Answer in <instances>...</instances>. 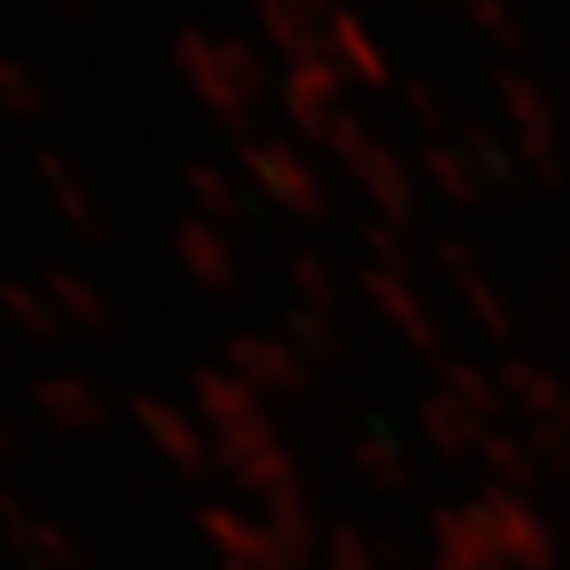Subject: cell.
Segmentation results:
<instances>
[{
	"label": "cell",
	"instance_id": "cell-24",
	"mask_svg": "<svg viewBox=\"0 0 570 570\" xmlns=\"http://www.w3.org/2000/svg\"><path fill=\"white\" fill-rule=\"evenodd\" d=\"M47 292H51V305L60 308L72 326L98 330V334L115 326V313L106 305V296L89 279H81V275H72V271H47Z\"/></svg>",
	"mask_w": 570,
	"mask_h": 570
},
{
	"label": "cell",
	"instance_id": "cell-16",
	"mask_svg": "<svg viewBox=\"0 0 570 570\" xmlns=\"http://www.w3.org/2000/svg\"><path fill=\"white\" fill-rule=\"evenodd\" d=\"M419 431L435 452L444 456H465V452H478V444L487 440L490 423H482L473 410H465L452 393L435 389L419 402Z\"/></svg>",
	"mask_w": 570,
	"mask_h": 570
},
{
	"label": "cell",
	"instance_id": "cell-21",
	"mask_svg": "<svg viewBox=\"0 0 570 570\" xmlns=\"http://www.w3.org/2000/svg\"><path fill=\"white\" fill-rule=\"evenodd\" d=\"M279 338H284L305 364H334L343 355V330L330 313L292 305L279 317Z\"/></svg>",
	"mask_w": 570,
	"mask_h": 570
},
{
	"label": "cell",
	"instance_id": "cell-1",
	"mask_svg": "<svg viewBox=\"0 0 570 570\" xmlns=\"http://www.w3.org/2000/svg\"><path fill=\"white\" fill-rule=\"evenodd\" d=\"M174 63L216 122L233 131L254 122V106L266 89V63L254 42L237 35L212 39L207 30H183L174 42Z\"/></svg>",
	"mask_w": 570,
	"mask_h": 570
},
{
	"label": "cell",
	"instance_id": "cell-3",
	"mask_svg": "<svg viewBox=\"0 0 570 570\" xmlns=\"http://www.w3.org/2000/svg\"><path fill=\"white\" fill-rule=\"evenodd\" d=\"M242 169L249 174V183L263 190L266 199L301 216V220H322L330 212V195L317 169L292 148L279 136H254V140H242Z\"/></svg>",
	"mask_w": 570,
	"mask_h": 570
},
{
	"label": "cell",
	"instance_id": "cell-14",
	"mask_svg": "<svg viewBox=\"0 0 570 570\" xmlns=\"http://www.w3.org/2000/svg\"><path fill=\"white\" fill-rule=\"evenodd\" d=\"M494 98L503 106L508 122L515 127V144L562 140V136H558V115H553L550 94H546L541 81H532L529 72L499 68V72H494Z\"/></svg>",
	"mask_w": 570,
	"mask_h": 570
},
{
	"label": "cell",
	"instance_id": "cell-18",
	"mask_svg": "<svg viewBox=\"0 0 570 570\" xmlns=\"http://www.w3.org/2000/svg\"><path fill=\"white\" fill-rule=\"evenodd\" d=\"M419 165H423V178H428L449 204L456 207H478L487 204L490 186L487 178L478 174V165L469 161L465 153H461V144L456 140H428L419 148Z\"/></svg>",
	"mask_w": 570,
	"mask_h": 570
},
{
	"label": "cell",
	"instance_id": "cell-27",
	"mask_svg": "<svg viewBox=\"0 0 570 570\" xmlns=\"http://www.w3.org/2000/svg\"><path fill=\"white\" fill-rule=\"evenodd\" d=\"M482 452V461L490 465L494 478H508L511 487H520V482H532V473H537V452H532L529 440H520V435H511V431H487V440L478 444Z\"/></svg>",
	"mask_w": 570,
	"mask_h": 570
},
{
	"label": "cell",
	"instance_id": "cell-11",
	"mask_svg": "<svg viewBox=\"0 0 570 570\" xmlns=\"http://www.w3.org/2000/svg\"><path fill=\"white\" fill-rule=\"evenodd\" d=\"M503 402L524 414L529 431L570 428V385L532 360H508L499 372Z\"/></svg>",
	"mask_w": 570,
	"mask_h": 570
},
{
	"label": "cell",
	"instance_id": "cell-10",
	"mask_svg": "<svg viewBox=\"0 0 570 570\" xmlns=\"http://www.w3.org/2000/svg\"><path fill=\"white\" fill-rule=\"evenodd\" d=\"M131 414H136L144 435L153 440V449H161V456H169L186 473H207L212 456H216V444H207L204 428L183 406H174L165 397H136Z\"/></svg>",
	"mask_w": 570,
	"mask_h": 570
},
{
	"label": "cell",
	"instance_id": "cell-32",
	"mask_svg": "<svg viewBox=\"0 0 570 570\" xmlns=\"http://www.w3.org/2000/svg\"><path fill=\"white\" fill-rule=\"evenodd\" d=\"M0 102L18 115H35L42 106V85L21 63H0Z\"/></svg>",
	"mask_w": 570,
	"mask_h": 570
},
{
	"label": "cell",
	"instance_id": "cell-22",
	"mask_svg": "<svg viewBox=\"0 0 570 570\" xmlns=\"http://www.w3.org/2000/svg\"><path fill=\"white\" fill-rule=\"evenodd\" d=\"M456 144L469 161L478 165V174L487 178L490 190H508L520 178V157H515V144H503L490 127L465 119L456 127Z\"/></svg>",
	"mask_w": 570,
	"mask_h": 570
},
{
	"label": "cell",
	"instance_id": "cell-19",
	"mask_svg": "<svg viewBox=\"0 0 570 570\" xmlns=\"http://www.w3.org/2000/svg\"><path fill=\"white\" fill-rule=\"evenodd\" d=\"M186 183V195H190V207L199 212V220L207 225H242L249 204H245V190L233 178H228L220 165H207V161H195L186 165L183 174Z\"/></svg>",
	"mask_w": 570,
	"mask_h": 570
},
{
	"label": "cell",
	"instance_id": "cell-9",
	"mask_svg": "<svg viewBox=\"0 0 570 570\" xmlns=\"http://www.w3.org/2000/svg\"><path fill=\"white\" fill-rule=\"evenodd\" d=\"M174 249H178V263L183 271L195 279L199 287L216 292V296H228L237 292L245 279V263L237 254V245L228 242L225 233L207 220H183L178 233H174Z\"/></svg>",
	"mask_w": 570,
	"mask_h": 570
},
{
	"label": "cell",
	"instance_id": "cell-17",
	"mask_svg": "<svg viewBox=\"0 0 570 570\" xmlns=\"http://www.w3.org/2000/svg\"><path fill=\"white\" fill-rule=\"evenodd\" d=\"M39 169H42V183H47V190H51V199H56L63 220L77 228L81 237H94V242H98V237L106 233V216H102L98 195H94L89 183L81 178V169L68 161V157H60V153H47V157L39 161Z\"/></svg>",
	"mask_w": 570,
	"mask_h": 570
},
{
	"label": "cell",
	"instance_id": "cell-4",
	"mask_svg": "<svg viewBox=\"0 0 570 570\" xmlns=\"http://www.w3.org/2000/svg\"><path fill=\"white\" fill-rule=\"evenodd\" d=\"M435 266L444 271V279L456 287L461 305L473 317V326L482 330L494 343H511L515 338V313L511 301L503 296V287L490 279V271L482 266L478 249L461 237H440L435 242Z\"/></svg>",
	"mask_w": 570,
	"mask_h": 570
},
{
	"label": "cell",
	"instance_id": "cell-12",
	"mask_svg": "<svg viewBox=\"0 0 570 570\" xmlns=\"http://www.w3.org/2000/svg\"><path fill=\"white\" fill-rule=\"evenodd\" d=\"M190 393H195V410L204 414L212 435H228V431L271 419L263 393L254 385H245L242 376L228 372V367H204V372H195Z\"/></svg>",
	"mask_w": 570,
	"mask_h": 570
},
{
	"label": "cell",
	"instance_id": "cell-23",
	"mask_svg": "<svg viewBox=\"0 0 570 570\" xmlns=\"http://www.w3.org/2000/svg\"><path fill=\"white\" fill-rule=\"evenodd\" d=\"M440 389L452 393L465 410H473L482 423H494L508 402H503V389H499V376H490L487 367L469 364V360H444L440 364Z\"/></svg>",
	"mask_w": 570,
	"mask_h": 570
},
{
	"label": "cell",
	"instance_id": "cell-2",
	"mask_svg": "<svg viewBox=\"0 0 570 570\" xmlns=\"http://www.w3.org/2000/svg\"><path fill=\"white\" fill-rule=\"evenodd\" d=\"M326 148L334 153V161L343 165L346 174L360 183L372 207L381 212V220L397 228H410L419 220V207H423V195H419V178L406 169V161L385 148L367 131L364 122L355 119L351 110L338 115V122L330 127Z\"/></svg>",
	"mask_w": 570,
	"mask_h": 570
},
{
	"label": "cell",
	"instance_id": "cell-13",
	"mask_svg": "<svg viewBox=\"0 0 570 570\" xmlns=\"http://www.w3.org/2000/svg\"><path fill=\"white\" fill-rule=\"evenodd\" d=\"M334 9L317 4V0H258V26L271 39L275 51H284L292 60L313 56L326 47V21Z\"/></svg>",
	"mask_w": 570,
	"mask_h": 570
},
{
	"label": "cell",
	"instance_id": "cell-6",
	"mask_svg": "<svg viewBox=\"0 0 570 570\" xmlns=\"http://www.w3.org/2000/svg\"><path fill=\"white\" fill-rule=\"evenodd\" d=\"M360 287H364L367 305L376 308L410 346H419L423 355L444 364V343H449V338H444V326H440V317L431 313L428 296L419 292V284L410 279V271L367 266L364 275H360Z\"/></svg>",
	"mask_w": 570,
	"mask_h": 570
},
{
	"label": "cell",
	"instance_id": "cell-15",
	"mask_svg": "<svg viewBox=\"0 0 570 570\" xmlns=\"http://www.w3.org/2000/svg\"><path fill=\"white\" fill-rule=\"evenodd\" d=\"M326 56L343 68L346 81H360L367 89L389 85V56L355 13H334L326 21Z\"/></svg>",
	"mask_w": 570,
	"mask_h": 570
},
{
	"label": "cell",
	"instance_id": "cell-8",
	"mask_svg": "<svg viewBox=\"0 0 570 570\" xmlns=\"http://www.w3.org/2000/svg\"><path fill=\"white\" fill-rule=\"evenodd\" d=\"M216 461L254 490H287L292 473H296L284 435L275 431L271 419L228 431V435H216Z\"/></svg>",
	"mask_w": 570,
	"mask_h": 570
},
{
	"label": "cell",
	"instance_id": "cell-33",
	"mask_svg": "<svg viewBox=\"0 0 570 570\" xmlns=\"http://www.w3.org/2000/svg\"><path fill=\"white\" fill-rule=\"evenodd\" d=\"M68 13H89V0H60Z\"/></svg>",
	"mask_w": 570,
	"mask_h": 570
},
{
	"label": "cell",
	"instance_id": "cell-31",
	"mask_svg": "<svg viewBox=\"0 0 570 570\" xmlns=\"http://www.w3.org/2000/svg\"><path fill=\"white\" fill-rule=\"evenodd\" d=\"M364 245H367V254H372V266H389V271H410V266H414L410 228L376 220V225L364 228Z\"/></svg>",
	"mask_w": 570,
	"mask_h": 570
},
{
	"label": "cell",
	"instance_id": "cell-29",
	"mask_svg": "<svg viewBox=\"0 0 570 570\" xmlns=\"http://www.w3.org/2000/svg\"><path fill=\"white\" fill-rule=\"evenodd\" d=\"M0 301L9 308V317H13L26 334H35V338H51V334L60 330L56 305H47L39 292H30V287H21V284L0 287Z\"/></svg>",
	"mask_w": 570,
	"mask_h": 570
},
{
	"label": "cell",
	"instance_id": "cell-30",
	"mask_svg": "<svg viewBox=\"0 0 570 570\" xmlns=\"http://www.w3.org/2000/svg\"><path fill=\"white\" fill-rule=\"evenodd\" d=\"M402 110L410 115V122H419V127L428 131L431 140H444V131H449V122H452V110H449V102L440 98L435 85H428V81L402 85Z\"/></svg>",
	"mask_w": 570,
	"mask_h": 570
},
{
	"label": "cell",
	"instance_id": "cell-20",
	"mask_svg": "<svg viewBox=\"0 0 570 570\" xmlns=\"http://www.w3.org/2000/svg\"><path fill=\"white\" fill-rule=\"evenodd\" d=\"M35 402H39V410L51 423H60L68 431H89L106 419V397L89 381H81V376H51V381H42Z\"/></svg>",
	"mask_w": 570,
	"mask_h": 570
},
{
	"label": "cell",
	"instance_id": "cell-26",
	"mask_svg": "<svg viewBox=\"0 0 570 570\" xmlns=\"http://www.w3.org/2000/svg\"><path fill=\"white\" fill-rule=\"evenodd\" d=\"M351 456H355V465L364 469L376 487H402L410 478L406 444L397 435H389V431H364V435H355L351 440Z\"/></svg>",
	"mask_w": 570,
	"mask_h": 570
},
{
	"label": "cell",
	"instance_id": "cell-5",
	"mask_svg": "<svg viewBox=\"0 0 570 570\" xmlns=\"http://www.w3.org/2000/svg\"><path fill=\"white\" fill-rule=\"evenodd\" d=\"M343 94H346V72L322 51L292 60L284 77V110L292 127L308 136L313 144H326L330 127L343 115Z\"/></svg>",
	"mask_w": 570,
	"mask_h": 570
},
{
	"label": "cell",
	"instance_id": "cell-28",
	"mask_svg": "<svg viewBox=\"0 0 570 570\" xmlns=\"http://www.w3.org/2000/svg\"><path fill=\"white\" fill-rule=\"evenodd\" d=\"M461 13L478 35H487L494 47H520L524 42V26L515 18L511 0H456Z\"/></svg>",
	"mask_w": 570,
	"mask_h": 570
},
{
	"label": "cell",
	"instance_id": "cell-7",
	"mask_svg": "<svg viewBox=\"0 0 570 570\" xmlns=\"http://www.w3.org/2000/svg\"><path fill=\"white\" fill-rule=\"evenodd\" d=\"M228 372H237L245 385L275 397H301L308 389V364L279 338V334H237L225 346Z\"/></svg>",
	"mask_w": 570,
	"mask_h": 570
},
{
	"label": "cell",
	"instance_id": "cell-25",
	"mask_svg": "<svg viewBox=\"0 0 570 570\" xmlns=\"http://www.w3.org/2000/svg\"><path fill=\"white\" fill-rule=\"evenodd\" d=\"M287 284L296 292V301L305 308H317V313H338L343 305V279L334 275V266L322 258V254H296L287 263Z\"/></svg>",
	"mask_w": 570,
	"mask_h": 570
}]
</instances>
